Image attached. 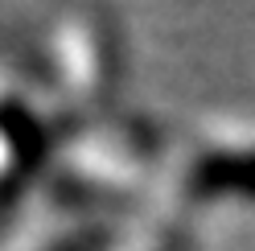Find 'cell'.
<instances>
[{
  "instance_id": "1",
  "label": "cell",
  "mask_w": 255,
  "mask_h": 251,
  "mask_svg": "<svg viewBox=\"0 0 255 251\" xmlns=\"http://www.w3.org/2000/svg\"><path fill=\"white\" fill-rule=\"evenodd\" d=\"M50 66L70 103L107 99L116 58H111V37L103 21L91 12H66L50 33Z\"/></svg>"
},
{
  "instance_id": "2",
  "label": "cell",
  "mask_w": 255,
  "mask_h": 251,
  "mask_svg": "<svg viewBox=\"0 0 255 251\" xmlns=\"http://www.w3.org/2000/svg\"><path fill=\"white\" fill-rule=\"evenodd\" d=\"M62 181L74 198H111L132 190L144 173V148L132 132H91L70 140Z\"/></svg>"
},
{
  "instance_id": "3",
  "label": "cell",
  "mask_w": 255,
  "mask_h": 251,
  "mask_svg": "<svg viewBox=\"0 0 255 251\" xmlns=\"http://www.w3.org/2000/svg\"><path fill=\"white\" fill-rule=\"evenodd\" d=\"M185 173L198 190H235L255 198V128L210 124L198 132Z\"/></svg>"
},
{
  "instance_id": "4",
  "label": "cell",
  "mask_w": 255,
  "mask_h": 251,
  "mask_svg": "<svg viewBox=\"0 0 255 251\" xmlns=\"http://www.w3.org/2000/svg\"><path fill=\"white\" fill-rule=\"evenodd\" d=\"M95 243H99L95 227H70V231H54L41 251H91Z\"/></svg>"
}]
</instances>
